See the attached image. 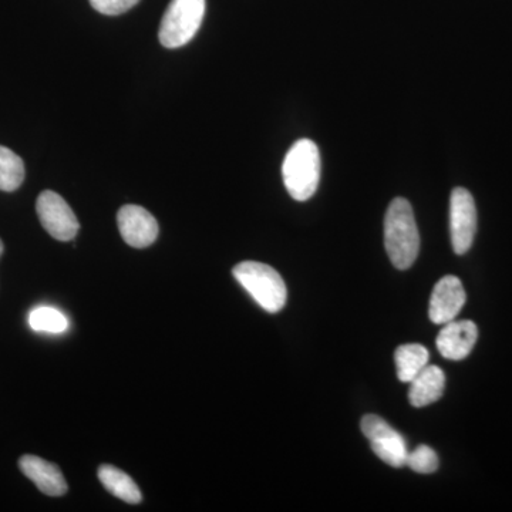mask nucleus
<instances>
[{"label": "nucleus", "mask_w": 512, "mask_h": 512, "mask_svg": "<svg viewBox=\"0 0 512 512\" xmlns=\"http://www.w3.org/2000/svg\"><path fill=\"white\" fill-rule=\"evenodd\" d=\"M29 325L36 332L63 333L69 328V320L57 309L42 306L30 313Z\"/></svg>", "instance_id": "obj_16"}, {"label": "nucleus", "mask_w": 512, "mask_h": 512, "mask_svg": "<svg viewBox=\"0 0 512 512\" xmlns=\"http://www.w3.org/2000/svg\"><path fill=\"white\" fill-rule=\"evenodd\" d=\"M360 427L369 440L373 453L380 460L394 468L406 466L409 450H407L406 440L399 431L394 430L386 420L375 414H367L363 417Z\"/></svg>", "instance_id": "obj_5"}, {"label": "nucleus", "mask_w": 512, "mask_h": 512, "mask_svg": "<svg viewBox=\"0 0 512 512\" xmlns=\"http://www.w3.org/2000/svg\"><path fill=\"white\" fill-rule=\"evenodd\" d=\"M99 480L110 494L120 498L124 503H141L143 495H141L140 488L134 483L133 478L127 476V474L119 470V468L110 466V464H103V466L99 468Z\"/></svg>", "instance_id": "obj_13"}, {"label": "nucleus", "mask_w": 512, "mask_h": 512, "mask_svg": "<svg viewBox=\"0 0 512 512\" xmlns=\"http://www.w3.org/2000/svg\"><path fill=\"white\" fill-rule=\"evenodd\" d=\"M282 177L293 200H311L320 181V153L312 140L302 138L293 144L282 164Z\"/></svg>", "instance_id": "obj_2"}, {"label": "nucleus", "mask_w": 512, "mask_h": 512, "mask_svg": "<svg viewBox=\"0 0 512 512\" xmlns=\"http://www.w3.org/2000/svg\"><path fill=\"white\" fill-rule=\"evenodd\" d=\"M37 217L42 227L57 241L76 238L80 224L70 205L55 191H43L36 202Z\"/></svg>", "instance_id": "obj_6"}, {"label": "nucleus", "mask_w": 512, "mask_h": 512, "mask_svg": "<svg viewBox=\"0 0 512 512\" xmlns=\"http://www.w3.org/2000/svg\"><path fill=\"white\" fill-rule=\"evenodd\" d=\"M478 339L477 325L471 320H451L437 336V349L448 360H463L470 355Z\"/></svg>", "instance_id": "obj_10"}, {"label": "nucleus", "mask_w": 512, "mask_h": 512, "mask_svg": "<svg viewBox=\"0 0 512 512\" xmlns=\"http://www.w3.org/2000/svg\"><path fill=\"white\" fill-rule=\"evenodd\" d=\"M429 359V350L424 346L417 345V343L397 348L396 353H394V360H396L397 377H399L400 382H412L414 377L429 365Z\"/></svg>", "instance_id": "obj_14"}, {"label": "nucleus", "mask_w": 512, "mask_h": 512, "mask_svg": "<svg viewBox=\"0 0 512 512\" xmlns=\"http://www.w3.org/2000/svg\"><path fill=\"white\" fill-rule=\"evenodd\" d=\"M205 15V0H171L161 20V45L178 49L190 43L201 28Z\"/></svg>", "instance_id": "obj_4"}, {"label": "nucleus", "mask_w": 512, "mask_h": 512, "mask_svg": "<svg viewBox=\"0 0 512 512\" xmlns=\"http://www.w3.org/2000/svg\"><path fill=\"white\" fill-rule=\"evenodd\" d=\"M232 274L266 312L276 313L284 309L288 291L284 279L272 266L245 261L235 266Z\"/></svg>", "instance_id": "obj_3"}, {"label": "nucleus", "mask_w": 512, "mask_h": 512, "mask_svg": "<svg viewBox=\"0 0 512 512\" xmlns=\"http://www.w3.org/2000/svg\"><path fill=\"white\" fill-rule=\"evenodd\" d=\"M466 289L457 276L448 275L441 278L431 293L429 316L436 325H446L457 318L466 305Z\"/></svg>", "instance_id": "obj_9"}, {"label": "nucleus", "mask_w": 512, "mask_h": 512, "mask_svg": "<svg viewBox=\"0 0 512 512\" xmlns=\"http://www.w3.org/2000/svg\"><path fill=\"white\" fill-rule=\"evenodd\" d=\"M384 247L397 269L412 268L419 256L420 235L412 205L404 198H394L384 220Z\"/></svg>", "instance_id": "obj_1"}, {"label": "nucleus", "mask_w": 512, "mask_h": 512, "mask_svg": "<svg viewBox=\"0 0 512 512\" xmlns=\"http://www.w3.org/2000/svg\"><path fill=\"white\" fill-rule=\"evenodd\" d=\"M477 232V208L466 188H456L450 198L451 244L457 255L470 251Z\"/></svg>", "instance_id": "obj_7"}, {"label": "nucleus", "mask_w": 512, "mask_h": 512, "mask_svg": "<svg viewBox=\"0 0 512 512\" xmlns=\"http://www.w3.org/2000/svg\"><path fill=\"white\" fill-rule=\"evenodd\" d=\"M3 254V242L2 239H0V256Z\"/></svg>", "instance_id": "obj_19"}, {"label": "nucleus", "mask_w": 512, "mask_h": 512, "mask_svg": "<svg viewBox=\"0 0 512 512\" xmlns=\"http://www.w3.org/2000/svg\"><path fill=\"white\" fill-rule=\"evenodd\" d=\"M25 180V164L18 154L0 146V191L18 190Z\"/></svg>", "instance_id": "obj_15"}, {"label": "nucleus", "mask_w": 512, "mask_h": 512, "mask_svg": "<svg viewBox=\"0 0 512 512\" xmlns=\"http://www.w3.org/2000/svg\"><path fill=\"white\" fill-rule=\"evenodd\" d=\"M120 234L133 248H147L156 242L158 222L146 208L138 205H124L117 214Z\"/></svg>", "instance_id": "obj_8"}, {"label": "nucleus", "mask_w": 512, "mask_h": 512, "mask_svg": "<svg viewBox=\"0 0 512 512\" xmlns=\"http://www.w3.org/2000/svg\"><path fill=\"white\" fill-rule=\"evenodd\" d=\"M138 2L140 0H90V5L101 15L119 16L134 8Z\"/></svg>", "instance_id": "obj_18"}, {"label": "nucleus", "mask_w": 512, "mask_h": 512, "mask_svg": "<svg viewBox=\"0 0 512 512\" xmlns=\"http://www.w3.org/2000/svg\"><path fill=\"white\" fill-rule=\"evenodd\" d=\"M19 468L43 494L49 497H60L66 494L67 483L56 464L28 454L20 458Z\"/></svg>", "instance_id": "obj_11"}, {"label": "nucleus", "mask_w": 512, "mask_h": 512, "mask_svg": "<svg viewBox=\"0 0 512 512\" xmlns=\"http://www.w3.org/2000/svg\"><path fill=\"white\" fill-rule=\"evenodd\" d=\"M407 467L420 474H431L439 468V457L429 446H419L407 456Z\"/></svg>", "instance_id": "obj_17"}, {"label": "nucleus", "mask_w": 512, "mask_h": 512, "mask_svg": "<svg viewBox=\"0 0 512 512\" xmlns=\"http://www.w3.org/2000/svg\"><path fill=\"white\" fill-rule=\"evenodd\" d=\"M446 375L439 366L424 367L410 382L409 400L414 407H426L443 397Z\"/></svg>", "instance_id": "obj_12"}]
</instances>
